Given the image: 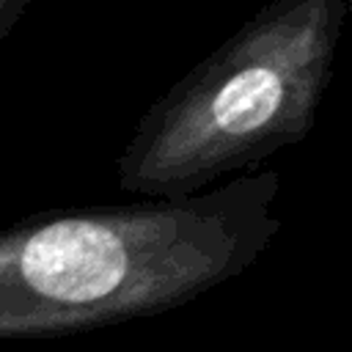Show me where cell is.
I'll return each mask as SVG.
<instances>
[{
	"instance_id": "6da1fadb",
	"label": "cell",
	"mask_w": 352,
	"mask_h": 352,
	"mask_svg": "<svg viewBox=\"0 0 352 352\" xmlns=\"http://www.w3.org/2000/svg\"><path fill=\"white\" fill-rule=\"evenodd\" d=\"M275 170L176 201L50 209L0 228V341L157 316L250 270L280 231Z\"/></svg>"
},
{
	"instance_id": "7a4b0ae2",
	"label": "cell",
	"mask_w": 352,
	"mask_h": 352,
	"mask_svg": "<svg viewBox=\"0 0 352 352\" xmlns=\"http://www.w3.org/2000/svg\"><path fill=\"white\" fill-rule=\"evenodd\" d=\"M349 0H275L176 80L116 160L118 190L190 198L302 143L333 80Z\"/></svg>"
},
{
	"instance_id": "3957f363",
	"label": "cell",
	"mask_w": 352,
	"mask_h": 352,
	"mask_svg": "<svg viewBox=\"0 0 352 352\" xmlns=\"http://www.w3.org/2000/svg\"><path fill=\"white\" fill-rule=\"evenodd\" d=\"M28 6H30V0H0V41L19 25Z\"/></svg>"
}]
</instances>
